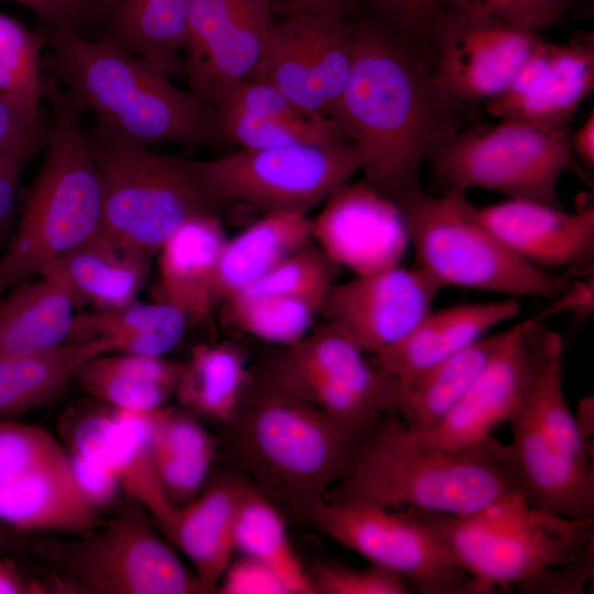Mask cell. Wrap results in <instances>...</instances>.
I'll return each mask as SVG.
<instances>
[{
    "mask_svg": "<svg viewBox=\"0 0 594 594\" xmlns=\"http://www.w3.org/2000/svg\"><path fill=\"white\" fill-rule=\"evenodd\" d=\"M353 59L332 119L361 157L363 180L397 206L422 190L430 154L466 125L458 101L416 48L363 6Z\"/></svg>",
    "mask_w": 594,
    "mask_h": 594,
    "instance_id": "6da1fadb",
    "label": "cell"
},
{
    "mask_svg": "<svg viewBox=\"0 0 594 594\" xmlns=\"http://www.w3.org/2000/svg\"><path fill=\"white\" fill-rule=\"evenodd\" d=\"M48 53L43 72L82 110L92 111L99 129L148 147L172 142L185 146L223 143L216 109L145 59L107 43L41 28Z\"/></svg>",
    "mask_w": 594,
    "mask_h": 594,
    "instance_id": "7a4b0ae2",
    "label": "cell"
},
{
    "mask_svg": "<svg viewBox=\"0 0 594 594\" xmlns=\"http://www.w3.org/2000/svg\"><path fill=\"white\" fill-rule=\"evenodd\" d=\"M384 416L336 498L458 517L527 498L506 446L493 436L469 446L442 447L414 438L394 413Z\"/></svg>",
    "mask_w": 594,
    "mask_h": 594,
    "instance_id": "3957f363",
    "label": "cell"
},
{
    "mask_svg": "<svg viewBox=\"0 0 594 594\" xmlns=\"http://www.w3.org/2000/svg\"><path fill=\"white\" fill-rule=\"evenodd\" d=\"M44 81L53 120L42 166L0 255V298L14 285L38 276L101 226V184L81 128L85 111L50 75L44 74Z\"/></svg>",
    "mask_w": 594,
    "mask_h": 594,
    "instance_id": "277c9868",
    "label": "cell"
},
{
    "mask_svg": "<svg viewBox=\"0 0 594 594\" xmlns=\"http://www.w3.org/2000/svg\"><path fill=\"white\" fill-rule=\"evenodd\" d=\"M85 135L101 184L99 231L122 246L152 258L186 221L222 207L191 160L124 142L98 127Z\"/></svg>",
    "mask_w": 594,
    "mask_h": 594,
    "instance_id": "5b68a950",
    "label": "cell"
},
{
    "mask_svg": "<svg viewBox=\"0 0 594 594\" xmlns=\"http://www.w3.org/2000/svg\"><path fill=\"white\" fill-rule=\"evenodd\" d=\"M373 431L352 430L263 378L248 397L241 443L252 469L306 510L349 473Z\"/></svg>",
    "mask_w": 594,
    "mask_h": 594,
    "instance_id": "8992f818",
    "label": "cell"
},
{
    "mask_svg": "<svg viewBox=\"0 0 594 594\" xmlns=\"http://www.w3.org/2000/svg\"><path fill=\"white\" fill-rule=\"evenodd\" d=\"M441 539L471 575L480 594L517 586L575 560L593 540L594 518L573 519L532 508L527 498L468 517L405 509Z\"/></svg>",
    "mask_w": 594,
    "mask_h": 594,
    "instance_id": "52a82bcc",
    "label": "cell"
},
{
    "mask_svg": "<svg viewBox=\"0 0 594 594\" xmlns=\"http://www.w3.org/2000/svg\"><path fill=\"white\" fill-rule=\"evenodd\" d=\"M398 207L419 267L443 288L552 300L570 283L513 252L484 224L465 190L450 188L441 196L421 190Z\"/></svg>",
    "mask_w": 594,
    "mask_h": 594,
    "instance_id": "ba28073f",
    "label": "cell"
},
{
    "mask_svg": "<svg viewBox=\"0 0 594 594\" xmlns=\"http://www.w3.org/2000/svg\"><path fill=\"white\" fill-rule=\"evenodd\" d=\"M571 130L522 120L465 125L429 156L433 178L446 187L497 191L513 200L561 207L564 172L586 178L574 156Z\"/></svg>",
    "mask_w": 594,
    "mask_h": 594,
    "instance_id": "9c48e42d",
    "label": "cell"
},
{
    "mask_svg": "<svg viewBox=\"0 0 594 594\" xmlns=\"http://www.w3.org/2000/svg\"><path fill=\"white\" fill-rule=\"evenodd\" d=\"M521 324L531 351V378L522 406L509 421L513 441L507 450L530 494L559 496L588 475L592 440L581 432L565 399L561 336L541 321Z\"/></svg>",
    "mask_w": 594,
    "mask_h": 594,
    "instance_id": "30bf717a",
    "label": "cell"
},
{
    "mask_svg": "<svg viewBox=\"0 0 594 594\" xmlns=\"http://www.w3.org/2000/svg\"><path fill=\"white\" fill-rule=\"evenodd\" d=\"M75 541L35 544L54 574L50 593L195 594L206 593L197 576L136 515H122Z\"/></svg>",
    "mask_w": 594,
    "mask_h": 594,
    "instance_id": "8fae6325",
    "label": "cell"
},
{
    "mask_svg": "<svg viewBox=\"0 0 594 594\" xmlns=\"http://www.w3.org/2000/svg\"><path fill=\"white\" fill-rule=\"evenodd\" d=\"M193 163L207 190L222 206L238 200L264 213H308L350 183L362 167L360 154L349 139L239 148Z\"/></svg>",
    "mask_w": 594,
    "mask_h": 594,
    "instance_id": "7c38bea8",
    "label": "cell"
},
{
    "mask_svg": "<svg viewBox=\"0 0 594 594\" xmlns=\"http://www.w3.org/2000/svg\"><path fill=\"white\" fill-rule=\"evenodd\" d=\"M306 512L323 532L372 564L397 574L413 592L480 594L448 546L405 510L322 498Z\"/></svg>",
    "mask_w": 594,
    "mask_h": 594,
    "instance_id": "4fadbf2b",
    "label": "cell"
},
{
    "mask_svg": "<svg viewBox=\"0 0 594 594\" xmlns=\"http://www.w3.org/2000/svg\"><path fill=\"white\" fill-rule=\"evenodd\" d=\"M354 15L296 13L275 20L251 78L272 85L298 107L332 119L352 65Z\"/></svg>",
    "mask_w": 594,
    "mask_h": 594,
    "instance_id": "5bb4252c",
    "label": "cell"
},
{
    "mask_svg": "<svg viewBox=\"0 0 594 594\" xmlns=\"http://www.w3.org/2000/svg\"><path fill=\"white\" fill-rule=\"evenodd\" d=\"M541 38L536 31L440 4L435 72L461 103L485 105L506 89Z\"/></svg>",
    "mask_w": 594,
    "mask_h": 594,
    "instance_id": "9a60e30c",
    "label": "cell"
},
{
    "mask_svg": "<svg viewBox=\"0 0 594 594\" xmlns=\"http://www.w3.org/2000/svg\"><path fill=\"white\" fill-rule=\"evenodd\" d=\"M274 15L266 0H195L183 48L189 90L215 108L251 78Z\"/></svg>",
    "mask_w": 594,
    "mask_h": 594,
    "instance_id": "2e32d148",
    "label": "cell"
},
{
    "mask_svg": "<svg viewBox=\"0 0 594 594\" xmlns=\"http://www.w3.org/2000/svg\"><path fill=\"white\" fill-rule=\"evenodd\" d=\"M442 285L421 267L395 266L336 283L320 315L361 351L397 343L432 310Z\"/></svg>",
    "mask_w": 594,
    "mask_h": 594,
    "instance_id": "e0dca14e",
    "label": "cell"
},
{
    "mask_svg": "<svg viewBox=\"0 0 594 594\" xmlns=\"http://www.w3.org/2000/svg\"><path fill=\"white\" fill-rule=\"evenodd\" d=\"M311 223L312 242L354 275L398 266L409 244L399 207L364 180L333 193Z\"/></svg>",
    "mask_w": 594,
    "mask_h": 594,
    "instance_id": "ac0fdd59",
    "label": "cell"
},
{
    "mask_svg": "<svg viewBox=\"0 0 594 594\" xmlns=\"http://www.w3.org/2000/svg\"><path fill=\"white\" fill-rule=\"evenodd\" d=\"M593 88V33L565 44L541 38L506 89L485 107L498 120L565 128Z\"/></svg>",
    "mask_w": 594,
    "mask_h": 594,
    "instance_id": "d6986e66",
    "label": "cell"
},
{
    "mask_svg": "<svg viewBox=\"0 0 594 594\" xmlns=\"http://www.w3.org/2000/svg\"><path fill=\"white\" fill-rule=\"evenodd\" d=\"M479 215L492 232L528 263L547 271L564 270L576 277L593 272V204L568 212L561 207L508 199L479 208Z\"/></svg>",
    "mask_w": 594,
    "mask_h": 594,
    "instance_id": "ffe728a7",
    "label": "cell"
},
{
    "mask_svg": "<svg viewBox=\"0 0 594 594\" xmlns=\"http://www.w3.org/2000/svg\"><path fill=\"white\" fill-rule=\"evenodd\" d=\"M531 351L518 323L505 331L479 376L454 409L435 428L414 438L442 447L483 441L509 422L526 398L531 378ZM407 429V428H406Z\"/></svg>",
    "mask_w": 594,
    "mask_h": 594,
    "instance_id": "44dd1931",
    "label": "cell"
},
{
    "mask_svg": "<svg viewBox=\"0 0 594 594\" xmlns=\"http://www.w3.org/2000/svg\"><path fill=\"white\" fill-rule=\"evenodd\" d=\"M154 422L155 410L94 413L79 419L70 441L73 451L110 469L167 536L177 508L165 497L155 474Z\"/></svg>",
    "mask_w": 594,
    "mask_h": 594,
    "instance_id": "7402d4cb",
    "label": "cell"
},
{
    "mask_svg": "<svg viewBox=\"0 0 594 594\" xmlns=\"http://www.w3.org/2000/svg\"><path fill=\"white\" fill-rule=\"evenodd\" d=\"M215 109L222 142L242 150L348 139L333 119L298 107L275 87L256 78L234 86Z\"/></svg>",
    "mask_w": 594,
    "mask_h": 594,
    "instance_id": "603a6c76",
    "label": "cell"
},
{
    "mask_svg": "<svg viewBox=\"0 0 594 594\" xmlns=\"http://www.w3.org/2000/svg\"><path fill=\"white\" fill-rule=\"evenodd\" d=\"M226 241L218 215L186 221L157 252L155 299L180 310L188 323L206 320L219 305L217 272Z\"/></svg>",
    "mask_w": 594,
    "mask_h": 594,
    "instance_id": "cb8c5ba5",
    "label": "cell"
},
{
    "mask_svg": "<svg viewBox=\"0 0 594 594\" xmlns=\"http://www.w3.org/2000/svg\"><path fill=\"white\" fill-rule=\"evenodd\" d=\"M519 312L520 306L513 298L431 310L406 337L375 354V366L396 382L407 381L465 349Z\"/></svg>",
    "mask_w": 594,
    "mask_h": 594,
    "instance_id": "d4e9b609",
    "label": "cell"
},
{
    "mask_svg": "<svg viewBox=\"0 0 594 594\" xmlns=\"http://www.w3.org/2000/svg\"><path fill=\"white\" fill-rule=\"evenodd\" d=\"M151 257L122 246L100 231L50 263L38 276L59 286L76 307L105 310L134 300Z\"/></svg>",
    "mask_w": 594,
    "mask_h": 594,
    "instance_id": "484cf974",
    "label": "cell"
},
{
    "mask_svg": "<svg viewBox=\"0 0 594 594\" xmlns=\"http://www.w3.org/2000/svg\"><path fill=\"white\" fill-rule=\"evenodd\" d=\"M0 521L19 531L85 534L99 525L97 509L79 491L68 457L0 484Z\"/></svg>",
    "mask_w": 594,
    "mask_h": 594,
    "instance_id": "4316f807",
    "label": "cell"
},
{
    "mask_svg": "<svg viewBox=\"0 0 594 594\" xmlns=\"http://www.w3.org/2000/svg\"><path fill=\"white\" fill-rule=\"evenodd\" d=\"M195 0H112L92 40L185 77L183 48Z\"/></svg>",
    "mask_w": 594,
    "mask_h": 594,
    "instance_id": "83f0119b",
    "label": "cell"
},
{
    "mask_svg": "<svg viewBox=\"0 0 594 594\" xmlns=\"http://www.w3.org/2000/svg\"><path fill=\"white\" fill-rule=\"evenodd\" d=\"M245 487L222 482L177 508L167 534L190 560L206 593L218 584L235 550V520Z\"/></svg>",
    "mask_w": 594,
    "mask_h": 594,
    "instance_id": "f1b7e54d",
    "label": "cell"
},
{
    "mask_svg": "<svg viewBox=\"0 0 594 594\" xmlns=\"http://www.w3.org/2000/svg\"><path fill=\"white\" fill-rule=\"evenodd\" d=\"M503 331L482 337L450 358L396 382L393 409L413 435L439 425L460 403L495 351Z\"/></svg>",
    "mask_w": 594,
    "mask_h": 594,
    "instance_id": "f546056e",
    "label": "cell"
},
{
    "mask_svg": "<svg viewBox=\"0 0 594 594\" xmlns=\"http://www.w3.org/2000/svg\"><path fill=\"white\" fill-rule=\"evenodd\" d=\"M74 310L67 294L43 276L14 285L0 298V360L72 343Z\"/></svg>",
    "mask_w": 594,
    "mask_h": 594,
    "instance_id": "4dcf8cb0",
    "label": "cell"
},
{
    "mask_svg": "<svg viewBox=\"0 0 594 594\" xmlns=\"http://www.w3.org/2000/svg\"><path fill=\"white\" fill-rule=\"evenodd\" d=\"M311 218L301 212H268L232 239L218 264L219 305L245 290L285 257L312 242Z\"/></svg>",
    "mask_w": 594,
    "mask_h": 594,
    "instance_id": "1f68e13d",
    "label": "cell"
},
{
    "mask_svg": "<svg viewBox=\"0 0 594 594\" xmlns=\"http://www.w3.org/2000/svg\"><path fill=\"white\" fill-rule=\"evenodd\" d=\"M187 323L184 314L167 302L134 300L118 308L75 315L70 340H100L109 343L112 352L164 356L180 342Z\"/></svg>",
    "mask_w": 594,
    "mask_h": 594,
    "instance_id": "d6a6232c",
    "label": "cell"
},
{
    "mask_svg": "<svg viewBox=\"0 0 594 594\" xmlns=\"http://www.w3.org/2000/svg\"><path fill=\"white\" fill-rule=\"evenodd\" d=\"M182 370L183 363L163 356L102 353L89 359L75 381L116 409L153 411L175 394Z\"/></svg>",
    "mask_w": 594,
    "mask_h": 594,
    "instance_id": "836d02e7",
    "label": "cell"
},
{
    "mask_svg": "<svg viewBox=\"0 0 594 594\" xmlns=\"http://www.w3.org/2000/svg\"><path fill=\"white\" fill-rule=\"evenodd\" d=\"M112 352L100 340L68 343L30 355L0 360V420L44 406L75 381L91 358Z\"/></svg>",
    "mask_w": 594,
    "mask_h": 594,
    "instance_id": "e575fe53",
    "label": "cell"
},
{
    "mask_svg": "<svg viewBox=\"0 0 594 594\" xmlns=\"http://www.w3.org/2000/svg\"><path fill=\"white\" fill-rule=\"evenodd\" d=\"M286 348L272 366L329 377L365 396L384 414L392 411L395 381L371 365L364 352L332 324L324 322Z\"/></svg>",
    "mask_w": 594,
    "mask_h": 594,
    "instance_id": "d590c367",
    "label": "cell"
},
{
    "mask_svg": "<svg viewBox=\"0 0 594 594\" xmlns=\"http://www.w3.org/2000/svg\"><path fill=\"white\" fill-rule=\"evenodd\" d=\"M216 442L190 415L155 410L153 462L158 484L173 507L198 496L215 457Z\"/></svg>",
    "mask_w": 594,
    "mask_h": 594,
    "instance_id": "8d00e7d4",
    "label": "cell"
},
{
    "mask_svg": "<svg viewBox=\"0 0 594 594\" xmlns=\"http://www.w3.org/2000/svg\"><path fill=\"white\" fill-rule=\"evenodd\" d=\"M248 387L246 361L238 346L202 343L183 363L175 395L189 410L229 422L238 415Z\"/></svg>",
    "mask_w": 594,
    "mask_h": 594,
    "instance_id": "74e56055",
    "label": "cell"
},
{
    "mask_svg": "<svg viewBox=\"0 0 594 594\" xmlns=\"http://www.w3.org/2000/svg\"><path fill=\"white\" fill-rule=\"evenodd\" d=\"M235 549L282 579L289 594L316 593L311 575L296 554L283 518L261 494L245 488L235 520Z\"/></svg>",
    "mask_w": 594,
    "mask_h": 594,
    "instance_id": "f35d334b",
    "label": "cell"
},
{
    "mask_svg": "<svg viewBox=\"0 0 594 594\" xmlns=\"http://www.w3.org/2000/svg\"><path fill=\"white\" fill-rule=\"evenodd\" d=\"M223 305L240 330L285 346L302 339L321 310L317 301L282 294L240 293Z\"/></svg>",
    "mask_w": 594,
    "mask_h": 594,
    "instance_id": "ab89813d",
    "label": "cell"
},
{
    "mask_svg": "<svg viewBox=\"0 0 594 594\" xmlns=\"http://www.w3.org/2000/svg\"><path fill=\"white\" fill-rule=\"evenodd\" d=\"M44 34L30 31L0 12V94L31 106H41L45 94L42 50Z\"/></svg>",
    "mask_w": 594,
    "mask_h": 594,
    "instance_id": "60d3db41",
    "label": "cell"
},
{
    "mask_svg": "<svg viewBox=\"0 0 594 594\" xmlns=\"http://www.w3.org/2000/svg\"><path fill=\"white\" fill-rule=\"evenodd\" d=\"M340 270L314 242H310L285 257L265 276L241 293L289 295L310 299L322 306L327 294L336 284Z\"/></svg>",
    "mask_w": 594,
    "mask_h": 594,
    "instance_id": "b9f144b4",
    "label": "cell"
},
{
    "mask_svg": "<svg viewBox=\"0 0 594 594\" xmlns=\"http://www.w3.org/2000/svg\"><path fill=\"white\" fill-rule=\"evenodd\" d=\"M67 458L44 429L0 420V484Z\"/></svg>",
    "mask_w": 594,
    "mask_h": 594,
    "instance_id": "7bdbcfd3",
    "label": "cell"
},
{
    "mask_svg": "<svg viewBox=\"0 0 594 594\" xmlns=\"http://www.w3.org/2000/svg\"><path fill=\"white\" fill-rule=\"evenodd\" d=\"M376 18L406 38L435 69L433 30L439 0H360Z\"/></svg>",
    "mask_w": 594,
    "mask_h": 594,
    "instance_id": "ee69618b",
    "label": "cell"
},
{
    "mask_svg": "<svg viewBox=\"0 0 594 594\" xmlns=\"http://www.w3.org/2000/svg\"><path fill=\"white\" fill-rule=\"evenodd\" d=\"M50 128L41 106L0 94V154L29 161L45 146Z\"/></svg>",
    "mask_w": 594,
    "mask_h": 594,
    "instance_id": "f6af8a7d",
    "label": "cell"
},
{
    "mask_svg": "<svg viewBox=\"0 0 594 594\" xmlns=\"http://www.w3.org/2000/svg\"><path fill=\"white\" fill-rule=\"evenodd\" d=\"M572 0H439L441 6L538 32L560 22Z\"/></svg>",
    "mask_w": 594,
    "mask_h": 594,
    "instance_id": "bcb514c9",
    "label": "cell"
},
{
    "mask_svg": "<svg viewBox=\"0 0 594 594\" xmlns=\"http://www.w3.org/2000/svg\"><path fill=\"white\" fill-rule=\"evenodd\" d=\"M311 579L316 593L408 594L413 592L400 576L374 564L366 569L332 563L318 564Z\"/></svg>",
    "mask_w": 594,
    "mask_h": 594,
    "instance_id": "7dc6e473",
    "label": "cell"
},
{
    "mask_svg": "<svg viewBox=\"0 0 594 594\" xmlns=\"http://www.w3.org/2000/svg\"><path fill=\"white\" fill-rule=\"evenodd\" d=\"M30 8L41 28L95 37L112 0H15Z\"/></svg>",
    "mask_w": 594,
    "mask_h": 594,
    "instance_id": "c3c4849f",
    "label": "cell"
},
{
    "mask_svg": "<svg viewBox=\"0 0 594 594\" xmlns=\"http://www.w3.org/2000/svg\"><path fill=\"white\" fill-rule=\"evenodd\" d=\"M593 540L572 562L544 570L519 583L517 587L524 593L538 594H580L593 575L594 566Z\"/></svg>",
    "mask_w": 594,
    "mask_h": 594,
    "instance_id": "681fc988",
    "label": "cell"
},
{
    "mask_svg": "<svg viewBox=\"0 0 594 594\" xmlns=\"http://www.w3.org/2000/svg\"><path fill=\"white\" fill-rule=\"evenodd\" d=\"M219 584L224 594H289L274 570L246 556L230 562Z\"/></svg>",
    "mask_w": 594,
    "mask_h": 594,
    "instance_id": "f907efd6",
    "label": "cell"
},
{
    "mask_svg": "<svg viewBox=\"0 0 594 594\" xmlns=\"http://www.w3.org/2000/svg\"><path fill=\"white\" fill-rule=\"evenodd\" d=\"M68 463L79 491L96 509L117 498L121 484L110 469L75 451L68 457Z\"/></svg>",
    "mask_w": 594,
    "mask_h": 594,
    "instance_id": "816d5d0a",
    "label": "cell"
},
{
    "mask_svg": "<svg viewBox=\"0 0 594 594\" xmlns=\"http://www.w3.org/2000/svg\"><path fill=\"white\" fill-rule=\"evenodd\" d=\"M594 310V277L593 272L570 280L569 285L551 300L549 307L531 318L543 321L559 314L572 312L583 319L593 315Z\"/></svg>",
    "mask_w": 594,
    "mask_h": 594,
    "instance_id": "f5cc1de1",
    "label": "cell"
},
{
    "mask_svg": "<svg viewBox=\"0 0 594 594\" xmlns=\"http://www.w3.org/2000/svg\"><path fill=\"white\" fill-rule=\"evenodd\" d=\"M26 162L15 157L0 169V255L13 234L19 182Z\"/></svg>",
    "mask_w": 594,
    "mask_h": 594,
    "instance_id": "db71d44e",
    "label": "cell"
},
{
    "mask_svg": "<svg viewBox=\"0 0 594 594\" xmlns=\"http://www.w3.org/2000/svg\"><path fill=\"white\" fill-rule=\"evenodd\" d=\"M274 14L315 13L329 18L346 19L362 8L360 0H266Z\"/></svg>",
    "mask_w": 594,
    "mask_h": 594,
    "instance_id": "11a10c76",
    "label": "cell"
},
{
    "mask_svg": "<svg viewBox=\"0 0 594 594\" xmlns=\"http://www.w3.org/2000/svg\"><path fill=\"white\" fill-rule=\"evenodd\" d=\"M43 593H50L46 582L26 576L14 560L0 552V594Z\"/></svg>",
    "mask_w": 594,
    "mask_h": 594,
    "instance_id": "9f6ffc18",
    "label": "cell"
},
{
    "mask_svg": "<svg viewBox=\"0 0 594 594\" xmlns=\"http://www.w3.org/2000/svg\"><path fill=\"white\" fill-rule=\"evenodd\" d=\"M571 148L576 157L588 168L594 167V111L570 134Z\"/></svg>",
    "mask_w": 594,
    "mask_h": 594,
    "instance_id": "6f0895ef",
    "label": "cell"
},
{
    "mask_svg": "<svg viewBox=\"0 0 594 594\" xmlns=\"http://www.w3.org/2000/svg\"><path fill=\"white\" fill-rule=\"evenodd\" d=\"M21 532L0 521V552H7L22 546Z\"/></svg>",
    "mask_w": 594,
    "mask_h": 594,
    "instance_id": "680465c9",
    "label": "cell"
}]
</instances>
